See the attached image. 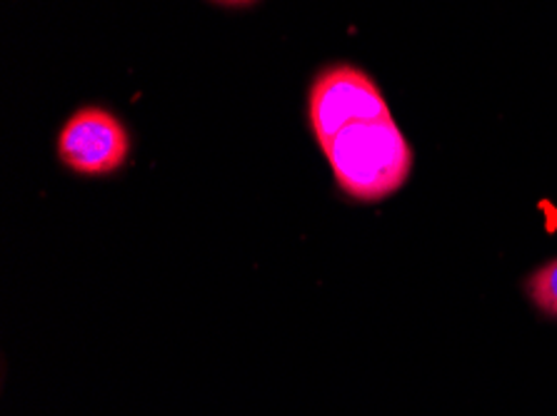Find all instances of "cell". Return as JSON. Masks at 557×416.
I'll return each mask as SVG.
<instances>
[{
  "label": "cell",
  "instance_id": "6da1fadb",
  "mask_svg": "<svg viewBox=\"0 0 557 416\" xmlns=\"http://www.w3.org/2000/svg\"><path fill=\"white\" fill-rule=\"evenodd\" d=\"M323 152L337 188L360 202L391 198L412 169V150L393 117L348 125Z\"/></svg>",
  "mask_w": 557,
  "mask_h": 416
},
{
  "label": "cell",
  "instance_id": "277c9868",
  "mask_svg": "<svg viewBox=\"0 0 557 416\" xmlns=\"http://www.w3.org/2000/svg\"><path fill=\"white\" fill-rule=\"evenodd\" d=\"M525 292L530 302L535 304L545 317L557 319V257L545 262L543 267H537L533 275L528 277Z\"/></svg>",
  "mask_w": 557,
  "mask_h": 416
},
{
  "label": "cell",
  "instance_id": "5b68a950",
  "mask_svg": "<svg viewBox=\"0 0 557 416\" xmlns=\"http://www.w3.org/2000/svg\"><path fill=\"white\" fill-rule=\"evenodd\" d=\"M215 3H223V5H250V3H256V0H215Z\"/></svg>",
  "mask_w": 557,
  "mask_h": 416
},
{
  "label": "cell",
  "instance_id": "3957f363",
  "mask_svg": "<svg viewBox=\"0 0 557 416\" xmlns=\"http://www.w3.org/2000/svg\"><path fill=\"white\" fill-rule=\"evenodd\" d=\"M131 155V135L113 113L83 108L58 135V157L81 175H111Z\"/></svg>",
  "mask_w": 557,
  "mask_h": 416
},
{
  "label": "cell",
  "instance_id": "7a4b0ae2",
  "mask_svg": "<svg viewBox=\"0 0 557 416\" xmlns=\"http://www.w3.org/2000/svg\"><path fill=\"white\" fill-rule=\"evenodd\" d=\"M310 127L320 148H325L348 125L385 121L391 110L368 73L352 65H335L320 73L308 100Z\"/></svg>",
  "mask_w": 557,
  "mask_h": 416
}]
</instances>
